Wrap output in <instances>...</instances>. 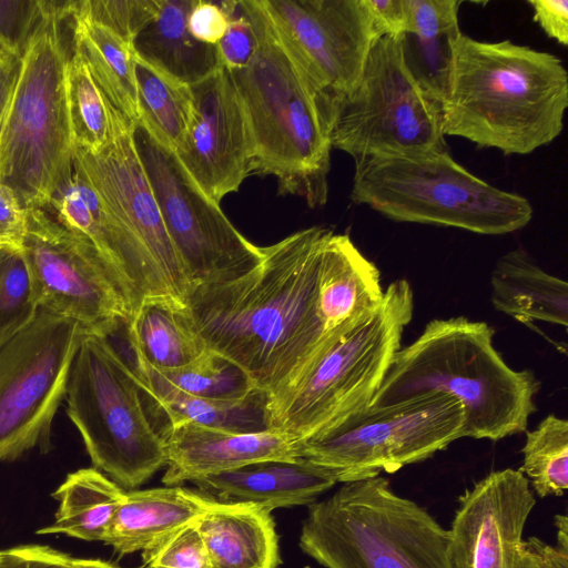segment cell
<instances>
[{
  "label": "cell",
  "mask_w": 568,
  "mask_h": 568,
  "mask_svg": "<svg viewBox=\"0 0 568 568\" xmlns=\"http://www.w3.org/2000/svg\"><path fill=\"white\" fill-rule=\"evenodd\" d=\"M329 229L311 226L261 246L260 264L224 283L195 285L183 303L207 349L275 392L346 332L326 333L317 308L321 250Z\"/></svg>",
  "instance_id": "6da1fadb"
},
{
  "label": "cell",
  "mask_w": 568,
  "mask_h": 568,
  "mask_svg": "<svg viewBox=\"0 0 568 568\" xmlns=\"http://www.w3.org/2000/svg\"><path fill=\"white\" fill-rule=\"evenodd\" d=\"M439 104L445 136L526 155L561 134L568 72L552 53L460 32L449 41Z\"/></svg>",
  "instance_id": "7a4b0ae2"
},
{
  "label": "cell",
  "mask_w": 568,
  "mask_h": 568,
  "mask_svg": "<svg viewBox=\"0 0 568 568\" xmlns=\"http://www.w3.org/2000/svg\"><path fill=\"white\" fill-rule=\"evenodd\" d=\"M240 4L256 37L248 64L229 71L247 119L252 172L272 175L278 194L327 202L335 100L320 89L292 53L261 0Z\"/></svg>",
  "instance_id": "3957f363"
},
{
  "label": "cell",
  "mask_w": 568,
  "mask_h": 568,
  "mask_svg": "<svg viewBox=\"0 0 568 568\" xmlns=\"http://www.w3.org/2000/svg\"><path fill=\"white\" fill-rule=\"evenodd\" d=\"M494 333L487 323L463 316L430 321L396 352L368 408L443 393L464 406V437L497 442L526 432L540 385L532 372L504 361Z\"/></svg>",
  "instance_id": "277c9868"
},
{
  "label": "cell",
  "mask_w": 568,
  "mask_h": 568,
  "mask_svg": "<svg viewBox=\"0 0 568 568\" xmlns=\"http://www.w3.org/2000/svg\"><path fill=\"white\" fill-rule=\"evenodd\" d=\"M413 311L409 283L392 282L372 317L341 335L267 395L268 429L286 433L300 443L328 435L364 413L400 348Z\"/></svg>",
  "instance_id": "5b68a950"
},
{
  "label": "cell",
  "mask_w": 568,
  "mask_h": 568,
  "mask_svg": "<svg viewBox=\"0 0 568 568\" xmlns=\"http://www.w3.org/2000/svg\"><path fill=\"white\" fill-rule=\"evenodd\" d=\"M71 10L72 0H50L21 59L2 123L0 183L13 191L26 210L48 212L54 194L73 176L63 30Z\"/></svg>",
  "instance_id": "8992f818"
},
{
  "label": "cell",
  "mask_w": 568,
  "mask_h": 568,
  "mask_svg": "<svg viewBox=\"0 0 568 568\" xmlns=\"http://www.w3.org/2000/svg\"><path fill=\"white\" fill-rule=\"evenodd\" d=\"M300 547L325 568H453L448 529L381 475L308 505Z\"/></svg>",
  "instance_id": "52a82bcc"
},
{
  "label": "cell",
  "mask_w": 568,
  "mask_h": 568,
  "mask_svg": "<svg viewBox=\"0 0 568 568\" xmlns=\"http://www.w3.org/2000/svg\"><path fill=\"white\" fill-rule=\"evenodd\" d=\"M349 196L396 222L483 235L516 232L534 215L528 199L487 183L447 150L356 161Z\"/></svg>",
  "instance_id": "ba28073f"
},
{
  "label": "cell",
  "mask_w": 568,
  "mask_h": 568,
  "mask_svg": "<svg viewBox=\"0 0 568 568\" xmlns=\"http://www.w3.org/2000/svg\"><path fill=\"white\" fill-rule=\"evenodd\" d=\"M65 398L93 467L120 487L133 490L165 466L163 440L138 376L109 337H83Z\"/></svg>",
  "instance_id": "9c48e42d"
},
{
  "label": "cell",
  "mask_w": 568,
  "mask_h": 568,
  "mask_svg": "<svg viewBox=\"0 0 568 568\" xmlns=\"http://www.w3.org/2000/svg\"><path fill=\"white\" fill-rule=\"evenodd\" d=\"M437 95L409 64L405 37H378L352 89L335 100L333 149L354 161L447 150Z\"/></svg>",
  "instance_id": "30bf717a"
},
{
  "label": "cell",
  "mask_w": 568,
  "mask_h": 568,
  "mask_svg": "<svg viewBox=\"0 0 568 568\" xmlns=\"http://www.w3.org/2000/svg\"><path fill=\"white\" fill-rule=\"evenodd\" d=\"M465 412L454 396L434 393L369 409L333 433L297 443L298 456L347 483L430 458L464 437Z\"/></svg>",
  "instance_id": "8fae6325"
},
{
  "label": "cell",
  "mask_w": 568,
  "mask_h": 568,
  "mask_svg": "<svg viewBox=\"0 0 568 568\" xmlns=\"http://www.w3.org/2000/svg\"><path fill=\"white\" fill-rule=\"evenodd\" d=\"M87 335L73 320L39 308L0 346V462L51 448V428L71 366Z\"/></svg>",
  "instance_id": "7c38bea8"
},
{
  "label": "cell",
  "mask_w": 568,
  "mask_h": 568,
  "mask_svg": "<svg viewBox=\"0 0 568 568\" xmlns=\"http://www.w3.org/2000/svg\"><path fill=\"white\" fill-rule=\"evenodd\" d=\"M133 139L191 286L230 282L255 268L263 256L261 246L236 230L220 204L185 172L175 153L139 121L133 124Z\"/></svg>",
  "instance_id": "4fadbf2b"
},
{
  "label": "cell",
  "mask_w": 568,
  "mask_h": 568,
  "mask_svg": "<svg viewBox=\"0 0 568 568\" xmlns=\"http://www.w3.org/2000/svg\"><path fill=\"white\" fill-rule=\"evenodd\" d=\"M27 211L21 252L38 307L75 321L87 334L110 337L132 315L118 274L84 236L43 210Z\"/></svg>",
  "instance_id": "5bb4252c"
},
{
  "label": "cell",
  "mask_w": 568,
  "mask_h": 568,
  "mask_svg": "<svg viewBox=\"0 0 568 568\" xmlns=\"http://www.w3.org/2000/svg\"><path fill=\"white\" fill-rule=\"evenodd\" d=\"M133 124L112 105L108 142L95 152L73 146L74 172L131 230L150 255L170 295L183 302L192 286L138 155Z\"/></svg>",
  "instance_id": "9a60e30c"
},
{
  "label": "cell",
  "mask_w": 568,
  "mask_h": 568,
  "mask_svg": "<svg viewBox=\"0 0 568 568\" xmlns=\"http://www.w3.org/2000/svg\"><path fill=\"white\" fill-rule=\"evenodd\" d=\"M316 85L334 100L356 83L378 34L363 0H261Z\"/></svg>",
  "instance_id": "2e32d148"
},
{
  "label": "cell",
  "mask_w": 568,
  "mask_h": 568,
  "mask_svg": "<svg viewBox=\"0 0 568 568\" xmlns=\"http://www.w3.org/2000/svg\"><path fill=\"white\" fill-rule=\"evenodd\" d=\"M536 498L519 470H494L458 497L448 529L453 568H539L523 539Z\"/></svg>",
  "instance_id": "e0dca14e"
},
{
  "label": "cell",
  "mask_w": 568,
  "mask_h": 568,
  "mask_svg": "<svg viewBox=\"0 0 568 568\" xmlns=\"http://www.w3.org/2000/svg\"><path fill=\"white\" fill-rule=\"evenodd\" d=\"M190 89L191 118L174 153L195 184L220 204L252 172L247 119L233 79L223 67Z\"/></svg>",
  "instance_id": "ac0fdd59"
},
{
  "label": "cell",
  "mask_w": 568,
  "mask_h": 568,
  "mask_svg": "<svg viewBox=\"0 0 568 568\" xmlns=\"http://www.w3.org/2000/svg\"><path fill=\"white\" fill-rule=\"evenodd\" d=\"M48 213L89 240L106 260L123 284L132 314L145 297L171 296L136 236L77 172L54 194Z\"/></svg>",
  "instance_id": "d6986e66"
},
{
  "label": "cell",
  "mask_w": 568,
  "mask_h": 568,
  "mask_svg": "<svg viewBox=\"0 0 568 568\" xmlns=\"http://www.w3.org/2000/svg\"><path fill=\"white\" fill-rule=\"evenodd\" d=\"M159 432L165 452L166 471L162 481L166 486L258 462L300 457L296 439L273 429L235 433L187 422L166 424Z\"/></svg>",
  "instance_id": "ffe728a7"
},
{
  "label": "cell",
  "mask_w": 568,
  "mask_h": 568,
  "mask_svg": "<svg viewBox=\"0 0 568 568\" xmlns=\"http://www.w3.org/2000/svg\"><path fill=\"white\" fill-rule=\"evenodd\" d=\"M384 297L377 266L348 234L328 230L321 250L317 308L326 333L372 317Z\"/></svg>",
  "instance_id": "44dd1931"
},
{
  "label": "cell",
  "mask_w": 568,
  "mask_h": 568,
  "mask_svg": "<svg viewBox=\"0 0 568 568\" xmlns=\"http://www.w3.org/2000/svg\"><path fill=\"white\" fill-rule=\"evenodd\" d=\"M191 483L219 501L252 503L272 511L311 505L337 481L329 470L298 457L294 460L258 462Z\"/></svg>",
  "instance_id": "7402d4cb"
},
{
  "label": "cell",
  "mask_w": 568,
  "mask_h": 568,
  "mask_svg": "<svg viewBox=\"0 0 568 568\" xmlns=\"http://www.w3.org/2000/svg\"><path fill=\"white\" fill-rule=\"evenodd\" d=\"M271 513L252 503L215 500L196 519L211 568H278V536Z\"/></svg>",
  "instance_id": "603a6c76"
},
{
  "label": "cell",
  "mask_w": 568,
  "mask_h": 568,
  "mask_svg": "<svg viewBox=\"0 0 568 568\" xmlns=\"http://www.w3.org/2000/svg\"><path fill=\"white\" fill-rule=\"evenodd\" d=\"M215 500L180 486L125 491L103 540L114 551H144L201 517Z\"/></svg>",
  "instance_id": "cb8c5ba5"
},
{
  "label": "cell",
  "mask_w": 568,
  "mask_h": 568,
  "mask_svg": "<svg viewBox=\"0 0 568 568\" xmlns=\"http://www.w3.org/2000/svg\"><path fill=\"white\" fill-rule=\"evenodd\" d=\"M124 326L133 361L159 372L182 368L207 351L184 303L172 296L143 298Z\"/></svg>",
  "instance_id": "d4e9b609"
},
{
  "label": "cell",
  "mask_w": 568,
  "mask_h": 568,
  "mask_svg": "<svg viewBox=\"0 0 568 568\" xmlns=\"http://www.w3.org/2000/svg\"><path fill=\"white\" fill-rule=\"evenodd\" d=\"M194 1L159 0L156 12L132 44L139 59L186 85L220 67L216 47L197 41L189 31Z\"/></svg>",
  "instance_id": "484cf974"
},
{
  "label": "cell",
  "mask_w": 568,
  "mask_h": 568,
  "mask_svg": "<svg viewBox=\"0 0 568 568\" xmlns=\"http://www.w3.org/2000/svg\"><path fill=\"white\" fill-rule=\"evenodd\" d=\"M494 307L529 324L541 321L567 327L568 284L542 270L523 248L503 254L490 274Z\"/></svg>",
  "instance_id": "4316f807"
},
{
  "label": "cell",
  "mask_w": 568,
  "mask_h": 568,
  "mask_svg": "<svg viewBox=\"0 0 568 568\" xmlns=\"http://www.w3.org/2000/svg\"><path fill=\"white\" fill-rule=\"evenodd\" d=\"M149 403L165 414L168 424L194 423L235 433L267 430L265 409L267 394L255 390L237 400H219L182 393L159 373L139 362L131 363Z\"/></svg>",
  "instance_id": "83f0119b"
},
{
  "label": "cell",
  "mask_w": 568,
  "mask_h": 568,
  "mask_svg": "<svg viewBox=\"0 0 568 568\" xmlns=\"http://www.w3.org/2000/svg\"><path fill=\"white\" fill-rule=\"evenodd\" d=\"M59 501L54 521L37 531L85 541H103L125 490L94 467L70 473L52 494Z\"/></svg>",
  "instance_id": "f1b7e54d"
},
{
  "label": "cell",
  "mask_w": 568,
  "mask_h": 568,
  "mask_svg": "<svg viewBox=\"0 0 568 568\" xmlns=\"http://www.w3.org/2000/svg\"><path fill=\"white\" fill-rule=\"evenodd\" d=\"M72 48L84 59L108 101L133 123L138 121L135 53L106 28L72 14Z\"/></svg>",
  "instance_id": "f546056e"
},
{
  "label": "cell",
  "mask_w": 568,
  "mask_h": 568,
  "mask_svg": "<svg viewBox=\"0 0 568 568\" xmlns=\"http://www.w3.org/2000/svg\"><path fill=\"white\" fill-rule=\"evenodd\" d=\"M138 121L164 146L175 151L186 132L192 93L186 85L135 55Z\"/></svg>",
  "instance_id": "4dcf8cb0"
},
{
  "label": "cell",
  "mask_w": 568,
  "mask_h": 568,
  "mask_svg": "<svg viewBox=\"0 0 568 568\" xmlns=\"http://www.w3.org/2000/svg\"><path fill=\"white\" fill-rule=\"evenodd\" d=\"M64 92L73 146L89 152L98 151L111 134L112 104L74 48L65 64Z\"/></svg>",
  "instance_id": "1f68e13d"
},
{
  "label": "cell",
  "mask_w": 568,
  "mask_h": 568,
  "mask_svg": "<svg viewBox=\"0 0 568 568\" xmlns=\"http://www.w3.org/2000/svg\"><path fill=\"white\" fill-rule=\"evenodd\" d=\"M519 470L541 498L562 496L568 489V420L554 414L534 430H526Z\"/></svg>",
  "instance_id": "d6a6232c"
},
{
  "label": "cell",
  "mask_w": 568,
  "mask_h": 568,
  "mask_svg": "<svg viewBox=\"0 0 568 568\" xmlns=\"http://www.w3.org/2000/svg\"><path fill=\"white\" fill-rule=\"evenodd\" d=\"M156 372L178 390L202 398L237 400L258 390L244 371L210 349L182 368Z\"/></svg>",
  "instance_id": "836d02e7"
},
{
  "label": "cell",
  "mask_w": 568,
  "mask_h": 568,
  "mask_svg": "<svg viewBox=\"0 0 568 568\" xmlns=\"http://www.w3.org/2000/svg\"><path fill=\"white\" fill-rule=\"evenodd\" d=\"M38 310L21 250L0 248V346L27 327Z\"/></svg>",
  "instance_id": "e575fe53"
},
{
  "label": "cell",
  "mask_w": 568,
  "mask_h": 568,
  "mask_svg": "<svg viewBox=\"0 0 568 568\" xmlns=\"http://www.w3.org/2000/svg\"><path fill=\"white\" fill-rule=\"evenodd\" d=\"M158 6L159 0H73L71 16L85 17L132 45Z\"/></svg>",
  "instance_id": "d590c367"
},
{
  "label": "cell",
  "mask_w": 568,
  "mask_h": 568,
  "mask_svg": "<svg viewBox=\"0 0 568 568\" xmlns=\"http://www.w3.org/2000/svg\"><path fill=\"white\" fill-rule=\"evenodd\" d=\"M459 0H405L407 37H414L423 52L434 53L442 41L448 42L462 31Z\"/></svg>",
  "instance_id": "8d00e7d4"
},
{
  "label": "cell",
  "mask_w": 568,
  "mask_h": 568,
  "mask_svg": "<svg viewBox=\"0 0 568 568\" xmlns=\"http://www.w3.org/2000/svg\"><path fill=\"white\" fill-rule=\"evenodd\" d=\"M50 0H0V62L21 61Z\"/></svg>",
  "instance_id": "74e56055"
},
{
  "label": "cell",
  "mask_w": 568,
  "mask_h": 568,
  "mask_svg": "<svg viewBox=\"0 0 568 568\" xmlns=\"http://www.w3.org/2000/svg\"><path fill=\"white\" fill-rule=\"evenodd\" d=\"M146 568H211L196 519L142 551Z\"/></svg>",
  "instance_id": "f35d334b"
},
{
  "label": "cell",
  "mask_w": 568,
  "mask_h": 568,
  "mask_svg": "<svg viewBox=\"0 0 568 568\" xmlns=\"http://www.w3.org/2000/svg\"><path fill=\"white\" fill-rule=\"evenodd\" d=\"M215 47L220 67L227 71L243 69L251 61L256 49V37L240 1H235L226 32Z\"/></svg>",
  "instance_id": "ab89813d"
},
{
  "label": "cell",
  "mask_w": 568,
  "mask_h": 568,
  "mask_svg": "<svg viewBox=\"0 0 568 568\" xmlns=\"http://www.w3.org/2000/svg\"><path fill=\"white\" fill-rule=\"evenodd\" d=\"M234 6V0H195L187 17L192 37L200 42L216 45L226 32Z\"/></svg>",
  "instance_id": "60d3db41"
},
{
  "label": "cell",
  "mask_w": 568,
  "mask_h": 568,
  "mask_svg": "<svg viewBox=\"0 0 568 568\" xmlns=\"http://www.w3.org/2000/svg\"><path fill=\"white\" fill-rule=\"evenodd\" d=\"M73 557L44 545L0 550V568H69Z\"/></svg>",
  "instance_id": "b9f144b4"
},
{
  "label": "cell",
  "mask_w": 568,
  "mask_h": 568,
  "mask_svg": "<svg viewBox=\"0 0 568 568\" xmlns=\"http://www.w3.org/2000/svg\"><path fill=\"white\" fill-rule=\"evenodd\" d=\"M27 223L28 211L13 191L0 183V248L21 250Z\"/></svg>",
  "instance_id": "7bdbcfd3"
},
{
  "label": "cell",
  "mask_w": 568,
  "mask_h": 568,
  "mask_svg": "<svg viewBox=\"0 0 568 568\" xmlns=\"http://www.w3.org/2000/svg\"><path fill=\"white\" fill-rule=\"evenodd\" d=\"M378 37H405V0H363Z\"/></svg>",
  "instance_id": "ee69618b"
},
{
  "label": "cell",
  "mask_w": 568,
  "mask_h": 568,
  "mask_svg": "<svg viewBox=\"0 0 568 568\" xmlns=\"http://www.w3.org/2000/svg\"><path fill=\"white\" fill-rule=\"evenodd\" d=\"M532 19L544 32L559 44L568 45V1L529 0Z\"/></svg>",
  "instance_id": "f6af8a7d"
},
{
  "label": "cell",
  "mask_w": 568,
  "mask_h": 568,
  "mask_svg": "<svg viewBox=\"0 0 568 568\" xmlns=\"http://www.w3.org/2000/svg\"><path fill=\"white\" fill-rule=\"evenodd\" d=\"M557 542L549 545L537 537L526 540L527 547L536 555L539 568H568V518L556 515Z\"/></svg>",
  "instance_id": "bcb514c9"
},
{
  "label": "cell",
  "mask_w": 568,
  "mask_h": 568,
  "mask_svg": "<svg viewBox=\"0 0 568 568\" xmlns=\"http://www.w3.org/2000/svg\"><path fill=\"white\" fill-rule=\"evenodd\" d=\"M21 61H12L0 67V133L3 119L11 99Z\"/></svg>",
  "instance_id": "7dc6e473"
},
{
  "label": "cell",
  "mask_w": 568,
  "mask_h": 568,
  "mask_svg": "<svg viewBox=\"0 0 568 568\" xmlns=\"http://www.w3.org/2000/svg\"><path fill=\"white\" fill-rule=\"evenodd\" d=\"M69 568H118L100 559L72 558Z\"/></svg>",
  "instance_id": "c3c4849f"
},
{
  "label": "cell",
  "mask_w": 568,
  "mask_h": 568,
  "mask_svg": "<svg viewBox=\"0 0 568 568\" xmlns=\"http://www.w3.org/2000/svg\"><path fill=\"white\" fill-rule=\"evenodd\" d=\"M8 63H9V62H8ZM2 64H4V63H1V62H0V67H1Z\"/></svg>",
  "instance_id": "681fc988"
},
{
  "label": "cell",
  "mask_w": 568,
  "mask_h": 568,
  "mask_svg": "<svg viewBox=\"0 0 568 568\" xmlns=\"http://www.w3.org/2000/svg\"><path fill=\"white\" fill-rule=\"evenodd\" d=\"M141 568H146V567H144V566H143V567H141Z\"/></svg>",
  "instance_id": "f907efd6"
}]
</instances>
